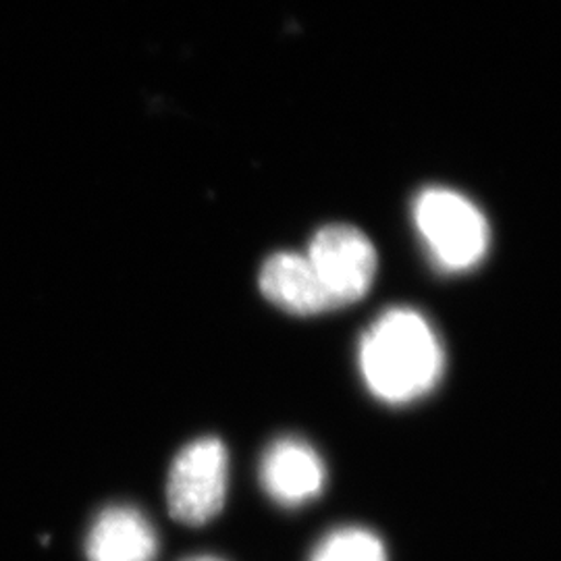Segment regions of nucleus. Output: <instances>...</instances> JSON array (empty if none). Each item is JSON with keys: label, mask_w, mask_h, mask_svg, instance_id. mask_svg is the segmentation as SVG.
Wrapping results in <instances>:
<instances>
[{"label": "nucleus", "mask_w": 561, "mask_h": 561, "mask_svg": "<svg viewBox=\"0 0 561 561\" xmlns=\"http://www.w3.org/2000/svg\"><path fill=\"white\" fill-rule=\"evenodd\" d=\"M364 385L387 405L426 398L443 377V345L428 321L410 308H391L360 341Z\"/></svg>", "instance_id": "nucleus-1"}, {"label": "nucleus", "mask_w": 561, "mask_h": 561, "mask_svg": "<svg viewBox=\"0 0 561 561\" xmlns=\"http://www.w3.org/2000/svg\"><path fill=\"white\" fill-rule=\"evenodd\" d=\"M414 219L433 261L443 271H468L486 254V219L472 202L454 190H424L414 204Z\"/></svg>", "instance_id": "nucleus-2"}, {"label": "nucleus", "mask_w": 561, "mask_h": 561, "mask_svg": "<svg viewBox=\"0 0 561 561\" xmlns=\"http://www.w3.org/2000/svg\"><path fill=\"white\" fill-rule=\"evenodd\" d=\"M229 486V454L217 437L187 443L167 477V505L173 520L204 526L225 507Z\"/></svg>", "instance_id": "nucleus-3"}, {"label": "nucleus", "mask_w": 561, "mask_h": 561, "mask_svg": "<svg viewBox=\"0 0 561 561\" xmlns=\"http://www.w3.org/2000/svg\"><path fill=\"white\" fill-rule=\"evenodd\" d=\"M306 259L321 280L331 308L362 300L377 275V252L360 229L329 225L310 241Z\"/></svg>", "instance_id": "nucleus-4"}, {"label": "nucleus", "mask_w": 561, "mask_h": 561, "mask_svg": "<svg viewBox=\"0 0 561 561\" xmlns=\"http://www.w3.org/2000/svg\"><path fill=\"white\" fill-rule=\"evenodd\" d=\"M259 479L273 502L294 510L321 497L327 486V466L310 443L287 435L264 449Z\"/></svg>", "instance_id": "nucleus-5"}, {"label": "nucleus", "mask_w": 561, "mask_h": 561, "mask_svg": "<svg viewBox=\"0 0 561 561\" xmlns=\"http://www.w3.org/2000/svg\"><path fill=\"white\" fill-rule=\"evenodd\" d=\"M88 561H154L159 535L134 505H108L94 518L85 539Z\"/></svg>", "instance_id": "nucleus-6"}, {"label": "nucleus", "mask_w": 561, "mask_h": 561, "mask_svg": "<svg viewBox=\"0 0 561 561\" xmlns=\"http://www.w3.org/2000/svg\"><path fill=\"white\" fill-rule=\"evenodd\" d=\"M261 289L275 306L291 314L310 317L333 310L312 264L296 252H279L264 262Z\"/></svg>", "instance_id": "nucleus-7"}, {"label": "nucleus", "mask_w": 561, "mask_h": 561, "mask_svg": "<svg viewBox=\"0 0 561 561\" xmlns=\"http://www.w3.org/2000/svg\"><path fill=\"white\" fill-rule=\"evenodd\" d=\"M310 561H389V553L375 530L340 526L322 537Z\"/></svg>", "instance_id": "nucleus-8"}, {"label": "nucleus", "mask_w": 561, "mask_h": 561, "mask_svg": "<svg viewBox=\"0 0 561 561\" xmlns=\"http://www.w3.org/2000/svg\"><path fill=\"white\" fill-rule=\"evenodd\" d=\"M181 561H225L222 558H217V556H192V558H185V560Z\"/></svg>", "instance_id": "nucleus-9"}]
</instances>
